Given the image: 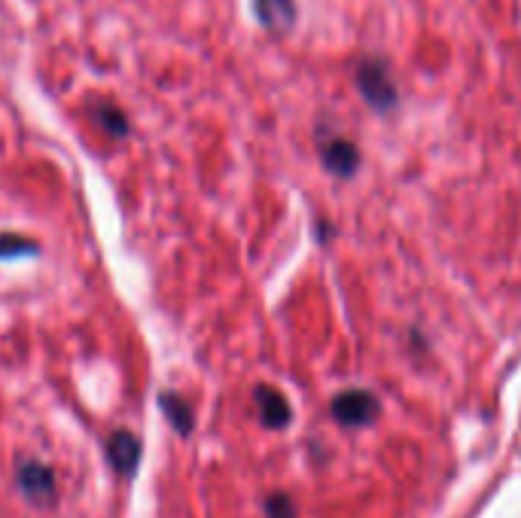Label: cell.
<instances>
[{
    "label": "cell",
    "instance_id": "6da1fadb",
    "mask_svg": "<svg viewBox=\"0 0 521 518\" xmlns=\"http://www.w3.org/2000/svg\"><path fill=\"white\" fill-rule=\"evenodd\" d=\"M357 86H360L363 98L378 110H387V107L397 104V86H394V80H390V74L381 61H363L360 64Z\"/></svg>",
    "mask_w": 521,
    "mask_h": 518
},
{
    "label": "cell",
    "instance_id": "7a4b0ae2",
    "mask_svg": "<svg viewBox=\"0 0 521 518\" xmlns=\"http://www.w3.org/2000/svg\"><path fill=\"white\" fill-rule=\"evenodd\" d=\"M381 403L369 391H345L333 400V418L342 427H366L378 418Z\"/></svg>",
    "mask_w": 521,
    "mask_h": 518
},
{
    "label": "cell",
    "instance_id": "3957f363",
    "mask_svg": "<svg viewBox=\"0 0 521 518\" xmlns=\"http://www.w3.org/2000/svg\"><path fill=\"white\" fill-rule=\"evenodd\" d=\"M16 482H19V491L37 506H49L55 500V473L43 461H34V458L22 461L16 467Z\"/></svg>",
    "mask_w": 521,
    "mask_h": 518
},
{
    "label": "cell",
    "instance_id": "277c9868",
    "mask_svg": "<svg viewBox=\"0 0 521 518\" xmlns=\"http://www.w3.org/2000/svg\"><path fill=\"white\" fill-rule=\"evenodd\" d=\"M253 400H256V409H259V418H263V424L269 430H284L290 427L293 421V409L287 403V397L281 391H275V387L269 384H259L253 391Z\"/></svg>",
    "mask_w": 521,
    "mask_h": 518
},
{
    "label": "cell",
    "instance_id": "5b68a950",
    "mask_svg": "<svg viewBox=\"0 0 521 518\" xmlns=\"http://www.w3.org/2000/svg\"><path fill=\"white\" fill-rule=\"evenodd\" d=\"M107 458L113 464L116 473L122 476H132L138 470V461H141V442L132 430H116L110 439H107Z\"/></svg>",
    "mask_w": 521,
    "mask_h": 518
},
{
    "label": "cell",
    "instance_id": "8992f818",
    "mask_svg": "<svg viewBox=\"0 0 521 518\" xmlns=\"http://www.w3.org/2000/svg\"><path fill=\"white\" fill-rule=\"evenodd\" d=\"M320 156H323V165H327L333 174L339 177H351L360 165V153L351 141L345 138H330L320 144Z\"/></svg>",
    "mask_w": 521,
    "mask_h": 518
},
{
    "label": "cell",
    "instance_id": "52a82bcc",
    "mask_svg": "<svg viewBox=\"0 0 521 518\" xmlns=\"http://www.w3.org/2000/svg\"><path fill=\"white\" fill-rule=\"evenodd\" d=\"M159 409L165 412L168 424H171L180 436H189V433L195 430V412H192V406H189L180 394L162 391V394H159Z\"/></svg>",
    "mask_w": 521,
    "mask_h": 518
},
{
    "label": "cell",
    "instance_id": "ba28073f",
    "mask_svg": "<svg viewBox=\"0 0 521 518\" xmlns=\"http://www.w3.org/2000/svg\"><path fill=\"white\" fill-rule=\"evenodd\" d=\"M293 0H259V16L269 28H287L293 22Z\"/></svg>",
    "mask_w": 521,
    "mask_h": 518
},
{
    "label": "cell",
    "instance_id": "9c48e42d",
    "mask_svg": "<svg viewBox=\"0 0 521 518\" xmlns=\"http://www.w3.org/2000/svg\"><path fill=\"white\" fill-rule=\"evenodd\" d=\"M22 256H37V241L13 232H0V259H22Z\"/></svg>",
    "mask_w": 521,
    "mask_h": 518
},
{
    "label": "cell",
    "instance_id": "30bf717a",
    "mask_svg": "<svg viewBox=\"0 0 521 518\" xmlns=\"http://www.w3.org/2000/svg\"><path fill=\"white\" fill-rule=\"evenodd\" d=\"M266 515L269 518H296V506L287 494H275L266 500Z\"/></svg>",
    "mask_w": 521,
    "mask_h": 518
},
{
    "label": "cell",
    "instance_id": "8fae6325",
    "mask_svg": "<svg viewBox=\"0 0 521 518\" xmlns=\"http://www.w3.org/2000/svg\"><path fill=\"white\" fill-rule=\"evenodd\" d=\"M101 122H104V128H107L110 135H125V116H122V113L104 110V113H101Z\"/></svg>",
    "mask_w": 521,
    "mask_h": 518
}]
</instances>
